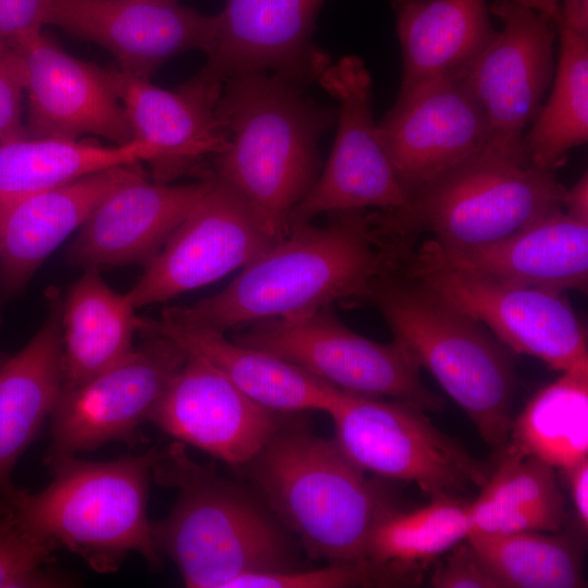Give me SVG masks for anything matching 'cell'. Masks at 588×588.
<instances>
[{
    "mask_svg": "<svg viewBox=\"0 0 588 588\" xmlns=\"http://www.w3.org/2000/svg\"><path fill=\"white\" fill-rule=\"evenodd\" d=\"M324 225H293L221 292L161 319L219 332L270 318L308 314L334 303H367L381 280L404 270L411 233L392 213H331Z\"/></svg>",
    "mask_w": 588,
    "mask_h": 588,
    "instance_id": "cell-1",
    "label": "cell"
},
{
    "mask_svg": "<svg viewBox=\"0 0 588 588\" xmlns=\"http://www.w3.org/2000/svg\"><path fill=\"white\" fill-rule=\"evenodd\" d=\"M217 112L228 146L213 159L211 175L237 192L280 240L320 174L319 140L336 109L282 75L252 71L223 82Z\"/></svg>",
    "mask_w": 588,
    "mask_h": 588,
    "instance_id": "cell-2",
    "label": "cell"
},
{
    "mask_svg": "<svg viewBox=\"0 0 588 588\" xmlns=\"http://www.w3.org/2000/svg\"><path fill=\"white\" fill-rule=\"evenodd\" d=\"M151 478L176 491L169 515L152 523V535L186 587L228 588L247 574L294 568L293 550L269 507L197 464L183 443L157 451Z\"/></svg>",
    "mask_w": 588,
    "mask_h": 588,
    "instance_id": "cell-3",
    "label": "cell"
},
{
    "mask_svg": "<svg viewBox=\"0 0 588 588\" xmlns=\"http://www.w3.org/2000/svg\"><path fill=\"white\" fill-rule=\"evenodd\" d=\"M156 456L151 449L107 462L60 460L49 465L54 476L45 489L16 487L9 514L29 535L70 550L98 573L115 572L132 552L159 567L147 515Z\"/></svg>",
    "mask_w": 588,
    "mask_h": 588,
    "instance_id": "cell-4",
    "label": "cell"
},
{
    "mask_svg": "<svg viewBox=\"0 0 588 588\" xmlns=\"http://www.w3.org/2000/svg\"><path fill=\"white\" fill-rule=\"evenodd\" d=\"M370 303L381 311L393 341L434 377L480 438L501 451L517 388L512 353L483 324L404 271L381 280Z\"/></svg>",
    "mask_w": 588,
    "mask_h": 588,
    "instance_id": "cell-5",
    "label": "cell"
},
{
    "mask_svg": "<svg viewBox=\"0 0 588 588\" xmlns=\"http://www.w3.org/2000/svg\"><path fill=\"white\" fill-rule=\"evenodd\" d=\"M248 466L267 506L299 538L309 558L367 562L370 531L392 507L333 440L280 425Z\"/></svg>",
    "mask_w": 588,
    "mask_h": 588,
    "instance_id": "cell-6",
    "label": "cell"
},
{
    "mask_svg": "<svg viewBox=\"0 0 588 588\" xmlns=\"http://www.w3.org/2000/svg\"><path fill=\"white\" fill-rule=\"evenodd\" d=\"M565 193L555 170L534 164L525 144L490 140L413 196L412 229L444 246L488 244L563 208Z\"/></svg>",
    "mask_w": 588,
    "mask_h": 588,
    "instance_id": "cell-7",
    "label": "cell"
},
{
    "mask_svg": "<svg viewBox=\"0 0 588 588\" xmlns=\"http://www.w3.org/2000/svg\"><path fill=\"white\" fill-rule=\"evenodd\" d=\"M328 415L332 440L350 462L365 473L413 482L430 498L482 488L492 471L411 404L339 389Z\"/></svg>",
    "mask_w": 588,
    "mask_h": 588,
    "instance_id": "cell-8",
    "label": "cell"
},
{
    "mask_svg": "<svg viewBox=\"0 0 588 588\" xmlns=\"http://www.w3.org/2000/svg\"><path fill=\"white\" fill-rule=\"evenodd\" d=\"M316 81L338 101V131L328 162L294 209L290 228L321 213L372 208L396 215L412 229V198L373 119L372 81L364 60L345 56L330 61Z\"/></svg>",
    "mask_w": 588,
    "mask_h": 588,
    "instance_id": "cell-9",
    "label": "cell"
},
{
    "mask_svg": "<svg viewBox=\"0 0 588 588\" xmlns=\"http://www.w3.org/2000/svg\"><path fill=\"white\" fill-rule=\"evenodd\" d=\"M285 359L352 392L390 397L424 412H439L443 400L420 379V368L393 341L380 344L347 328L324 307L287 318L253 322L232 338Z\"/></svg>",
    "mask_w": 588,
    "mask_h": 588,
    "instance_id": "cell-10",
    "label": "cell"
},
{
    "mask_svg": "<svg viewBox=\"0 0 588 588\" xmlns=\"http://www.w3.org/2000/svg\"><path fill=\"white\" fill-rule=\"evenodd\" d=\"M187 352L174 340L151 334L127 356L83 384L62 389L50 416L46 462L76 456L111 442L136 441Z\"/></svg>",
    "mask_w": 588,
    "mask_h": 588,
    "instance_id": "cell-11",
    "label": "cell"
},
{
    "mask_svg": "<svg viewBox=\"0 0 588 588\" xmlns=\"http://www.w3.org/2000/svg\"><path fill=\"white\" fill-rule=\"evenodd\" d=\"M277 241L249 204L212 176L127 294L136 308L166 302L245 267Z\"/></svg>",
    "mask_w": 588,
    "mask_h": 588,
    "instance_id": "cell-12",
    "label": "cell"
},
{
    "mask_svg": "<svg viewBox=\"0 0 588 588\" xmlns=\"http://www.w3.org/2000/svg\"><path fill=\"white\" fill-rule=\"evenodd\" d=\"M441 270L511 286L586 292L588 222L558 208L488 244L450 247L428 240L404 268L408 275Z\"/></svg>",
    "mask_w": 588,
    "mask_h": 588,
    "instance_id": "cell-13",
    "label": "cell"
},
{
    "mask_svg": "<svg viewBox=\"0 0 588 588\" xmlns=\"http://www.w3.org/2000/svg\"><path fill=\"white\" fill-rule=\"evenodd\" d=\"M491 12L501 30L456 77L483 111L490 140L523 145L524 130L538 114L552 79V22L513 0H497Z\"/></svg>",
    "mask_w": 588,
    "mask_h": 588,
    "instance_id": "cell-14",
    "label": "cell"
},
{
    "mask_svg": "<svg viewBox=\"0 0 588 588\" xmlns=\"http://www.w3.org/2000/svg\"><path fill=\"white\" fill-rule=\"evenodd\" d=\"M411 277L483 324L511 353L535 357L560 372L588 364L587 330L565 293L442 270Z\"/></svg>",
    "mask_w": 588,
    "mask_h": 588,
    "instance_id": "cell-15",
    "label": "cell"
},
{
    "mask_svg": "<svg viewBox=\"0 0 588 588\" xmlns=\"http://www.w3.org/2000/svg\"><path fill=\"white\" fill-rule=\"evenodd\" d=\"M378 130L411 198L491 138L483 111L456 76L437 77L399 93Z\"/></svg>",
    "mask_w": 588,
    "mask_h": 588,
    "instance_id": "cell-16",
    "label": "cell"
},
{
    "mask_svg": "<svg viewBox=\"0 0 588 588\" xmlns=\"http://www.w3.org/2000/svg\"><path fill=\"white\" fill-rule=\"evenodd\" d=\"M8 42L19 56L28 99L27 137L133 140L108 69L69 54L41 30Z\"/></svg>",
    "mask_w": 588,
    "mask_h": 588,
    "instance_id": "cell-17",
    "label": "cell"
},
{
    "mask_svg": "<svg viewBox=\"0 0 588 588\" xmlns=\"http://www.w3.org/2000/svg\"><path fill=\"white\" fill-rule=\"evenodd\" d=\"M187 352V351H186ZM149 421L230 466L248 465L280 426L206 358L187 352Z\"/></svg>",
    "mask_w": 588,
    "mask_h": 588,
    "instance_id": "cell-18",
    "label": "cell"
},
{
    "mask_svg": "<svg viewBox=\"0 0 588 588\" xmlns=\"http://www.w3.org/2000/svg\"><path fill=\"white\" fill-rule=\"evenodd\" d=\"M323 0H225L215 16L213 35L198 72L223 84L252 71L282 75L303 85L330 62L311 41Z\"/></svg>",
    "mask_w": 588,
    "mask_h": 588,
    "instance_id": "cell-19",
    "label": "cell"
},
{
    "mask_svg": "<svg viewBox=\"0 0 588 588\" xmlns=\"http://www.w3.org/2000/svg\"><path fill=\"white\" fill-rule=\"evenodd\" d=\"M49 24L102 46L121 71L150 78L184 51L206 53L215 16L176 0H50Z\"/></svg>",
    "mask_w": 588,
    "mask_h": 588,
    "instance_id": "cell-20",
    "label": "cell"
},
{
    "mask_svg": "<svg viewBox=\"0 0 588 588\" xmlns=\"http://www.w3.org/2000/svg\"><path fill=\"white\" fill-rule=\"evenodd\" d=\"M108 72L133 140L160 151V158L150 166L154 181L171 183L199 171L210 176L205 163L212 162L228 146L217 112L222 85L196 74L176 90H168L117 66Z\"/></svg>",
    "mask_w": 588,
    "mask_h": 588,
    "instance_id": "cell-21",
    "label": "cell"
},
{
    "mask_svg": "<svg viewBox=\"0 0 588 588\" xmlns=\"http://www.w3.org/2000/svg\"><path fill=\"white\" fill-rule=\"evenodd\" d=\"M212 184L148 181L139 174L113 189L68 246L73 266L101 268L147 264Z\"/></svg>",
    "mask_w": 588,
    "mask_h": 588,
    "instance_id": "cell-22",
    "label": "cell"
},
{
    "mask_svg": "<svg viewBox=\"0 0 588 588\" xmlns=\"http://www.w3.org/2000/svg\"><path fill=\"white\" fill-rule=\"evenodd\" d=\"M140 163L105 169L34 193L0 197L1 297L20 293L45 259L113 189L144 173Z\"/></svg>",
    "mask_w": 588,
    "mask_h": 588,
    "instance_id": "cell-23",
    "label": "cell"
},
{
    "mask_svg": "<svg viewBox=\"0 0 588 588\" xmlns=\"http://www.w3.org/2000/svg\"><path fill=\"white\" fill-rule=\"evenodd\" d=\"M48 316L29 342L0 364V518L16 489L14 466L51 416L63 388L62 298L48 292Z\"/></svg>",
    "mask_w": 588,
    "mask_h": 588,
    "instance_id": "cell-24",
    "label": "cell"
},
{
    "mask_svg": "<svg viewBox=\"0 0 588 588\" xmlns=\"http://www.w3.org/2000/svg\"><path fill=\"white\" fill-rule=\"evenodd\" d=\"M138 330L171 338L185 351L206 358L249 399L277 414L305 411L328 414L339 392V388L305 369L238 344L219 331L142 317H138Z\"/></svg>",
    "mask_w": 588,
    "mask_h": 588,
    "instance_id": "cell-25",
    "label": "cell"
},
{
    "mask_svg": "<svg viewBox=\"0 0 588 588\" xmlns=\"http://www.w3.org/2000/svg\"><path fill=\"white\" fill-rule=\"evenodd\" d=\"M403 71L399 93L456 76L494 35L486 0H391Z\"/></svg>",
    "mask_w": 588,
    "mask_h": 588,
    "instance_id": "cell-26",
    "label": "cell"
},
{
    "mask_svg": "<svg viewBox=\"0 0 588 588\" xmlns=\"http://www.w3.org/2000/svg\"><path fill=\"white\" fill-rule=\"evenodd\" d=\"M128 294L87 268L62 302L63 388H76L127 356L138 330Z\"/></svg>",
    "mask_w": 588,
    "mask_h": 588,
    "instance_id": "cell-27",
    "label": "cell"
},
{
    "mask_svg": "<svg viewBox=\"0 0 588 588\" xmlns=\"http://www.w3.org/2000/svg\"><path fill=\"white\" fill-rule=\"evenodd\" d=\"M502 450L564 471L587 458L588 364L562 371L541 388L513 419Z\"/></svg>",
    "mask_w": 588,
    "mask_h": 588,
    "instance_id": "cell-28",
    "label": "cell"
},
{
    "mask_svg": "<svg viewBox=\"0 0 588 588\" xmlns=\"http://www.w3.org/2000/svg\"><path fill=\"white\" fill-rule=\"evenodd\" d=\"M160 151L144 142L105 146L81 139L24 137L0 144V197L53 187L105 169L155 163Z\"/></svg>",
    "mask_w": 588,
    "mask_h": 588,
    "instance_id": "cell-29",
    "label": "cell"
},
{
    "mask_svg": "<svg viewBox=\"0 0 588 588\" xmlns=\"http://www.w3.org/2000/svg\"><path fill=\"white\" fill-rule=\"evenodd\" d=\"M469 530V502L457 497H431L409 511L390 509L370 531L366 561L402 583L465 540Z\"/></svg>",
    "mask_w": 588,
    "mask_h": 588,
    "instance_id": "cell-30",
    "label": "cell"
},
{
    "mask_svg": "<svg viewBox=\"0 0 588 588\" xmlns=\"http://www.w3.org/2000/svg\"><path fill=\"white\" fill-rule=\"evenodd\" d=\"M588 140V37L560 28L559 62L549 99L524 144L534 164L555 170Z\"/></svg>",
    "mask_w": 588,
    "mask_h": 588,
    "instance_id": "cell-31",
    "label": "cell"
},
{
    "mask_svg": "<svg viewBox=\"0 0 588 588\" xmlns=\"http://www.w3.org/2000/svg\"><path fill=\"white\" fill-rule=\"evenodd\" d=\"M466 540L502 588L584 586L579 549L558 532L523 531Z\"/></svg>",
    "mask_w": 588,
    "mask_h": 588,
    "instance_id": "cell-32",
    "label": "cell"
},
{
    "mask_svg": "<svg viewBox=\"0 0 588 588\" xmlns=\"http://www.w3.org/2000/svg\"><path fill=\"white\" fill-rule=\"evenodd\" d=\"M478 498L469 502L470 536L498 534L531 510L565 498L552 466L502 450Z\"/></svg>",
    "mask_w": 588,
    "mask_h": 588,
    "instance_id": "cell-33",
    "label": "cell"
},
{
    "mask_svg": "<svg viewBox=\"0 0 588 588\" xmlns=\"http://www.w3.org/2000/svg\"><path fill=\"white\" fill-rule=\"evenodd\" d=\"M57 549L26 532L9 514L0 518V588H56L75 580L52 566Z\"/></svg>",
    "mask_w": 588,
    "mask_h": 588,
    "instance_id": "cell-34",
    "label": "cell"
},
{
    "mask_svg": "<svg viewBox=\"0 0 588 588\" xmlns=\"http://www.w3.org/2000/svg\"><path fill=\"white\" fill-rule=\"evenodd\" d=\"M392 584L383 569L364 563H331L314 569H284L247 574L228 588H343Z\"/></svg>",
    "mask_w": 588,
    "mask_h": 588,
    "instance_id": "cell-35",
    "label": "cell"
},
{
    "mask_svg": "<svg viewBox=\"0 0 588 588\" xmlns=\"http://www.w3.org/2000/svg\"><path fill=\"white\" fill-rule=\"evenodd\" d=\"M430 575L434 588H502L465 539L438 558Z\"/></svg>",
    "mask_w": 588,
    "mask_h": 588,
    "instance_id": "cell-36",
    "label": "cell"
},
{
    "mask_svg": "<svg viewBox=\"0 0 588 588\" xmlns=\"http://www.w3.org/2000/svg\"><path fill=\"white\" fill-rule=\"evenodd\" d=\"M24 93L19 56L11 44L0 40V144L27 137L22 118Z\"/></svg>",
    "mask_w": 588,
    "mask_h": 588,
    "instance_id": "cell-37",
    "label": "cell"
},
{
    "mask_svg": "<svg viewBox=\"0 0 588 588\" xmlns=\"http://www.w3.org/2000/svg\"><path fill=\"white\" fill-rule=\"evenodd\" d=\"M50 0H0V40L13 41L49 24Z\"/></svg>",
    "mask_w": 588,
    "mask_h": 588,
    "instance_id": "cell-38",
    "label": "cell"
},
{
    "mask_svg": "<svg viewBox=\"0 0 588 588\" xmlns=\"http://www.w3.org/2000/svg\"><path fill=\"white\" fill-rule=\"evenodd\" d=\"M569 485L571 498L580 528L588 526V458L565 470Z\"/></svg>",
    "mask_w": 588,
    "mask_h": 588,
    "instance_id": "cell-39",
    "label": "cell"
},
{
    "mask_svg": "<svg viewBox=\"0 0 588 588\" xmlns=\"http://www.w3.org/2000/svg\"><path fill=\"white\" fill-rule=\"evenodd\" d=\"M559 28L588 37V0H563Z\"/></svg>",
    "mask_w": 588,
    "mask_h": 588,
    "instance_id": "cell-40",
    "label": "cell"
},
{
    "mask_svg": "<svg viewBox=\"0 0 588 588\" xmlns=\"http://www.w3.org/2000/svg\"><path fill=\"white\" fill-rule=\"evenodd\" d=\"M563 209L572 218L583 222H588L587 172H585L571 188H566Z\"/></svg>",
    "mask_w": 588,
    "mask_h": 588,
    "instance_id": "cell-41",
    "label": "cell"
},
{
    "mask_svg": "<svg viewBox=\"0 0 588 588\" xmlns=\"http://www.w3.org/2000/svg\"><path fill=\"white\" fill-rule=\"evenodd\" d=\"M522 5L532 9L544 16L552 23L560 25L561 22V2L560 0H513Z\"/></svg>",
    "mask_w": 588,
    "mask_h": 588,
    "instance_id": "cell-42",
    "label": "cell"
},
{
    "mask_svg": "<svg viewBox=\"0 0 588 588\" xmlns=\"http://www.w3.org/2000/svg\"><path fill=\"white\" fill-rule=\"evenodd\" d=\"M7 357H8L7 355H4V354H2V353L0 352V364H1Z\"/></svg>",
    "mask_w": 588,
    "mask_h": 588,
    "instance_id": "cell-43",
    "label": "cell"
}]
</instances>
